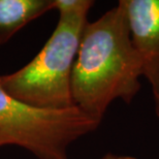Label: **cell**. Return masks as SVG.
<instances>
[{
	"label": "cell",
	"instance_id": "6da1fadb",
	"mask_svg": "<svg viewBox=\"0 0 159 159\" xmlns=\"http://www.w3.org/2000/svg\"><path fill=\"white\" fill-rule=\"evenodd\" d=\"M143 64L130 39L122 0L87 22L71 75L75 106L101 122L116 99L130 103L141 89Z\"/></svg>",
	"mask_w": 159,
	"mask_h": 159
},
{
	"label": "cell",
	"instance_id": "7a4b0ae2",
	"mask_svg": "<svg viewBox=\"0 0 159 159\" xmlns=\"http://www.w3.org/2000/svg\"><path fill=\"white\" fill-rule=\"evenodd\" d=\"M87 16H59L39 53L19 70L0 75V86L17 100L43 110L75 107L71 75Z\"/></svg>",
	"mask_w": 159,
	"mask_h": 159
},
{
	"label": "cell",
	"instance_id": "3957f363",
	"mask_svg": "<svg viewBox=\"0 0 159 159\" xmlns=\"http://www.w3.org/2000/svg\"><path fill=\"white\" fill-rule=\"evenodd\" d=\"M99 125L77 107L37 109L17 100L0 86V148L17 146L37 159H68L72 143Z\"/></svg>",
	"mask_w": 159,
	"mask_h": 159
},
{
	"label": "cell",
	"instance_id": "ba28073f",
	"mask_svg": "<svg viewBox=\"0 0 159 159\" xmlns=\"http://www.w3.org/2000/svg\"><path fill=\"white\" fill-rule=\"evenodd\" d=\"M154 98H155V112H156V115L159 118V91L157 94L154 95Z\"/></svg>",
	"mask_w": 159,
	"mask_h": 159
},
{
	"label": "cell",
	"instance_id": "277c9868",
	"mask_svg": "<svg viewBox=\"0 0 159 159\" xmlns=\"http://www.w3.org/2000/svg\"><path fill=\"white\" fill-rule=\"evenodd\" d=\"M130 39L153 94L159 91V0H122Z\"/></svg>",
	"mask_w": 159,
	"mask_h": 159
},
{
	"label": "cell",
	"instance_id": "52a82bcc",
	"mask_svg": "<svg viewBox=\"0 0 159 159\" xmlns=\"http://www.w3.org/2000/svg\"><path fill=\"white\" fill-rule=\"evenodd\" d=\"M100 159H138L133 156H129V155H120V154H113L107 153L104 156H102Z\"/></svg>",
	"mask_w": 159,
	"mask_h": 159
},
{
	"label": "cell",
	"instance_id": "5b68a950",
	"mask_svg": "<svg viewBox=\"0 0 159 159\" xmlns=\"http://www.w3.org/2000/svg\"><path fill=\"white\" fill-rule=\"evenodd\" d=\"M52 9L53 0H0V46Z\"/></svg>",
	"mask_w": 159,
	"mask_h": 159
},
{
	"label": "cell",
	"instance_id": "8992f818",
	"mask_svg": "<svg viewBox=\"0 0 159 159\" xmlns=\"http://www.w3.org/2000/svg\"><path fill=\"white\" fill-rule=\"evenodd\" d=\"M93 5L91 0H53V9L59 16H87Z\"/></svg>",
	"mask_w": 159,
	"mask_h": 159
}]
</instances>
